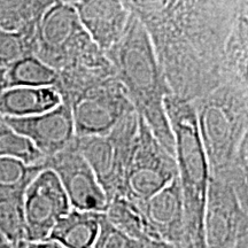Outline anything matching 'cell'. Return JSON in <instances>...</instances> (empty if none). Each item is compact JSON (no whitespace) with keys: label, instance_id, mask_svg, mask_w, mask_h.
Wrapping results in <instances>:
<instances>
[{"label":"cell","instance_id":"obj_1","mask_svg":"<svg viewBox=\"0 0 248 248\" xmlns=\"http://www.w3.org/2000/svg\"><path fill=\"white\" fill-rule=\"evenodd\" d=\"M105 54L133 109L161 145L173 155V138L164 108V99L171 91L147 28L138 15L131 14L122 38Z\"/></svg>","mask_w":248,"mask_h":248},{"label":"cell","instance_id":"obj_2","mask_svg":"<svg viewBox=\"0 0 248 248\" xmlns=\"http://www.w3.org/2000/svg\"><path fill=\"white\" fill-rule=\"evenodd\" d=\"M164 108L172 133L173 155L184 206L182 248H207L204 212L210 168L199 117L190 101L172 93L164 99Z\"/></svg>","mask_w":248,"mask_h":248},{"label":"cell","instance_id":"obj_3","mask_svg":"<svg viewBox=\"0 0 248 248\" xmlns=\"http://www.w3.org/2000/svg\"><path fill=\"white\" fill-rule=\"evenodd\" d=\"M95 45L83 29L74 6L54 2L43 12L32 35V53L61 71Z\"/></svg>","mask_w":248,"mask_h":248},{"label":"cell","instance_id":"obj_4","mask_svg":"<svg viewBox=\"0 0 248 248\" xmlns=\"http://www.w3.org/2000/svg\"><path fill=\"white\" fill-rule=\"evenodd\" d=\"M138 125V114L132 111L106 136L76 137V146L97 176L108 201L123 197L124 178Z\"/></svg>","mask_w":248,"mask_h":248},{"label":"cell","instance_id":"obj_5","mask_svg":"<svg viewBox=\"0 0 248 248\" xmlns=\"http://www.w3.org/2000/svg\"><path fill=\"white\" fill-rule=\"evenodd\" d=\"M177 178L175 156L164 148L139 117V125L130 156L123 197L142 202Z\"/></svg>","mask_w":248,"mask_h":248},{"label":"cell","instance_id":"obj_6","mask_svg":"<svg viewBox=\"0 0 248 248\" xmlns=\"http://www.w3.org/2000/svg\"><path fill=\"white\" fill-rule=\"evenodd\" d=\"M204 235L207 248H238L248 245L247 195L228 179L210 176Z\"/></svg>","mask_w":248,"mask_h":248},{"label":"cell","instance_id":"obj_7","mask_svg":"<svg viewBox=\"0 0 248 248\" xmlns=\"http://www.w3.org/2000/svg\"><path fill=\"white\" fill-rule=\"evenodd\" d=\"M69 106L77 138L106 136L135 111L116 78L85 89Z\"/></svg>","mask_w":248,"mask_h":248},{"label":"cell","instance_id":"obj_8","mask_svg":"<svg viewBox=\"0 0 248 248\" xmlns=\"http://www.w3.org/2000/svg\"><path fill=\"white\" fill-rule=\"evenodd\" d=\"M71 209L66 192L53 170L44 168L23 193L26 240H47L59 219Z\"/></svg>","mask_w":248,"mask_h":248},{"label":"cell","instance_id":"obj_9","mask_svg":"<svg viewBox=\"0 0 248 248\" xmlns=\"http://www.w3.org/2000/svg\"><path fill=\"white\" fill-rule=\"evenodd\" d=\"M45 168L53 170L66 192L73 209L105 213L108 198L88 161L76 146L69 147L45 161Z\"/></svg>","mask_w":248,"mask_h":248},{"label":"cell","instance_id":"obj_10","mask_svg":"<svg viewBox=\"0 0 248 248\" xmlns=\"http://www.w3.org/2000/svg\"><path fill=\"white\" fill-rule=\"evenodd\" d=\"M9 125L27 137L46 160L69 147L76 139L69 104L63 101L53 109L27 119H7Z\"/></svg>","mask_w":248,"mask_h":248},{"label":"cell","instance_id":"obj_11","mask_svg":"<svg viewBox=\"0 0 248 248\" xmlns=\"http://www.w3.org/2000/svg\"><path fill=\"white\" fill-rule=\"evenodd\" d=\"M71 5L86 35L104 53L122 38L132 14L122 0H76Z\"/></svg>","mask_w":248,"mask_h":248},{"label":"cell","instance_id":"obj_12","mask_svg":"<svg viewBox=\"0 0 248 248\" xmlns=\"http://www.w3.org/2000/svg\"><path fill=\"white\" fill-rule=\"evenodd\" d=\"M137 204L160 240L182 248L184 206L178 178L152 195L150 199Z\"/></svg>","mask_w":248,"mask_h":248},{"label":"cell","instance_id":"obj_13","mask_svg":"<svg viewBox=\"0 0 248 248\" xmlns=\"http://www.w3.org/2000/svg\"><path fill=\"white\" fill-rule=\"evenodd\" d=\"M62 102L55 86L7 88L0 93V116L27 119L53 109Z\"/></svg>","mask_w":248,"mask_h":248},{"label":"cell","instance_id":"obj_14","mask_svg":"<svg viewBox=\"0 0 248 248\" xmlns=\"http://www.w3.org/2000/svg\"><path fill=\"white\" fill-rule=\"evenodd\" d=\"M102 218L104 213L71 208L59 219L48 240L64 248H93L100 232Z\"/></svg>","mask_w":248,"mask_h":248},{"label":"cell","instance_id":"obj_15","mask_svg":"<svg viewBox=\"0 0 248 248\" xmlns=\"http://www.w3.org/2000/svg\"><path fill=\"white\" fill-rule=\"evenodd\" d=\"M104 214L115 228L137 243L160 240L138 204L126 198L117 197L111 199Z\"/></svg>","mask_w":248,"mask_h":248},{"label":"cell","instance_id":"obj_16","mask_svg":"<svg viewBox=\"0 0 248 248\" xmlns=\"http://www.w3.org/2000/svg\"><path fill=\"white\" fill-rule=\"evenodd\" d=\"M7 88H47L57 86L60 73L49 64L29 54L6 68Z\"/></svg>","mask_w":248,"mask_h":248},{"label":"cell","instance_id":"obj_17","mask_svg":"<svg viewBox=\"0 0 248 248\" xmlns=\"http://www.w3.org/2000/svg\"><path fill=\"white\" fill-rule=\"evenodd\" d=\"M46 8L42 0H0V29L33 33L37 21Z\"/></svg>","mask_w":248,"mask_h":248},{"label":"cell","instance_id":"obj_18","mask_svg":"<svg viewBox=\"0 0 248 248\" xmlns=\"http://www.w3.org/2000/svg\"><path fill=\"white\" fill-rule=\"evenodd\" d=\"M0 156L21 161L29 166L45 167L46 161L35 145L12 128L2 116H0Z\"/></svg>","mask_w":248,"mask_h":248},{"label":"cell","instance_id":"obj_19","mask_svg":"<svg viewBox=\"0 0 248 248\" xmlns=\"http://www.w3.org/2000/svg\"><path fill=\"white\" fill-rule=\"evenodd\" d=\"M44 168L0 156V198L23 195L29 183Z\"/></svg>","mask_w":248,"mask_h":248},{"label":"cell","instance_id":"obj_20","mask_svg":"<svg viewBox=\"0 0 248 248\" xmlns=\"http://www.w3.org/2000/svg\"><path fill=\"white\" fill-rule=\"evenodd\" d=\"M0 234L13 245L26 240L23 195L0 198Z\"/></svg>","mask_w":248,"mask_h":248},{"label":"cell","instance_id":"obj_21","mask_svg":"<svg viewBox=\"0 0 248 248\" xmlns=\"http://www.w3.org/2000/svg\"><path fill=\"white\" fill-rule=\"evenodd\" d=\"M32 35L0 29V67L6 69L23 57L33 54Z\"/></svg>","mask_w":248,"mask_h":248},{"label":"cell","instance_id":"obj_22","mask_svg":"<svg viewBox=\"0 0 248 248\" xmlns=\"http://www.w3.org/2000/svg\"><path fill=\"white\" fill-rule=\"evenodd\" d=\"M93 248H139V244L115 228L104 214L100 232Z\"/></svg>","mask_w":248,"mask_h":248},{"label":"cell","instance_id":"obj_23","mask_svg":"<svg viewBox=\"0 0 248 248\" xmlns=\"http://www.w3.org/2000/svg\"><path fill=\"white\" fill-rule=\"evenodd\" d=\"M139 248H177L175 245L166 243L162 240H150L144 243H138Z\"/></svg>","mask_w":248,"mask_h":248},{"label":"cell","instance_id":"obj_24","mask_svg":"<svg viewBox=\"0 0 248 248\" xmlns=\"http://www.w3.org/2000/svg\"><path fill=\"white\" fill-rule=\"evenodd\" d=\"M6 89H7V84H6V70L4 68L0 67V93Z\"/></svg>","mask_w":248,"mask_h":248},{"label":"cell","instance_id":"obj_25","mask_svg":"<svg viewBox=\"0 0 248 248\" xmlns=\"http://www.w3.org/2000/svg\"><path fill=\"white\" fill-rule=\"evenodd\" d=\"M0 248H14L13 244H9L8 241H5V243H2L0 245Z\"/></svg>","mask_w":248,"mask_h":248},{"label":"cell","instance_id":"obj_26","mask_svg":"<svg viewBox=\"0 0 248 248\" xmlns=\"http://www.w3.org/2000/svg\"><path fill=\"white\" fill-rule=\"evenodd\" d=\"M5 239H4V237H2V235L1 234H0V245H1L2 243H5Z\"/></svg>","mask_w":248,"mask_h":248},{"label":"cell","instance_id":"obj_27","mask_svg":"<svg viewBox=\"0 0 248 248\" xmlns=\"http://www.w3.org/2000/svg\"><path fill=\"white\" fill-rule=\"evenodd\" d=\"M238 248H248V245H244V246H240V247H238Z\"/></svg>","mask_w":248,"mask_h":248}]
</instances>
